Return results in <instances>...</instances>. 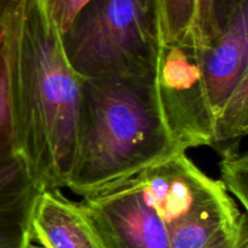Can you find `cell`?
I'll use <instances>...</instances> for the list:
<instances>
[{
    "label": "cell",
    "instance_id": "6da1fadb",
    "mask_svg": "<svg viewBox=\"0 0 248 248\" xmlns=\"http://www.w3.org/2000/svg\"><path fill=\"white\" fill-rule=\"evenodd\" d=\"M82 79L39 0H29L18 55V155L41 191L67 188L79 150Z\"/></svg>",
    "mask_w": 248,
    "mask_h": 248
},
{
    "label": "cell",
    "instance_id": "7a4b0ae2",
    "mask_svg": "<svg viewBox=\"0 0 248 248\" xmlns=\"http://www.w3.org/2000/svg\"><path fill=\"white\" fill-rule=\"evenodd\" d=\"M178 153L160 110L155 72L82 79L69 190L93 195Z\"/></svg>",
    "mask_w": 248,
    "mask_h": 248
},
{
    "label": "cell",
    "instance_id": "3957f363",
    "mask_svg": "<svg viewBox=\"0 0 248 248\" xmlns=\"http://www.w3.org/2000/svg\"><path fill=\"white\" fill-rule=\"evenodd\" d=\"M61 41L81 79L155 72L162 45L159 0H90Z\"/></svg>",
    "mask_w": 248,
    "mask_h": 248
},
{
    "label": "cell",
    "instance_id": "277c9868",
    "mask_svg": "<svg viewBox=\"0 0 248 248\" xmlns=\"http://www.w3.org/2000/svg\"><path fill=\"white\" fill-rule=\"evenodd\" d=\"M155 86L162 118L181 152L213 145L215 111L196 41L162 44L155 69Z\"/></svg>",
    "mask_w": 248,
    "mask_h": 248
},
{
    "label": "cell",
    "instance_id": "5b68a950",
    "mask_svg": "<svg viewBox=\"0 0 248 248\" xmlns=\"http://www.w3.org/2000/svg\"><path fill=\"white\" fill-rule=\"evenodd\" d=\"M128 179L166 228L228 193L222 182L203 173L186 153L167 157Z\"/></svg>",
    "mask_w": 248,
    "mask_h": 248
},
{
    "label": "cell",
    "instance_id": "8992f818",
    "mask_svg": "<svg viewBox=\"0 0 248 248\" xmlns=\"http://www.w3.org/2000/svg\"><path fill=\"white\" fill-rule=\"evenodd\" d=\"M82 203L109 248H169L166 225L143 202L128 178L86 196Z\"/></svg>",
    "mask_w": 248,
    "mask_h": 248
},
{
    "label": "cell",
    "instance_id": "52a82bcc",
    "mask_svg": "<svg viewBox=\"0 0 248 248\" xmlns=\"http://www.w3.org/2000/svg\"><path fill=\"white\" fill-rule=\"evenodd\" d=\"M29 0H0V170L18 155V55Z\"/></svg>",
    "mask_w": 248,
    "mask_h": 248
},
{
    "label": "cell",
    "instance_id": "ba28073f",
    "mask_svg": "<svg viewBox=\"0 0 248 248\" xmlns=\"http://www.w3.org/2000/svg\"><path fill=\"white\" fill-rule=\"evenodd\" d=\"M33 237L43 248H109L86 206L73 202L60 190L39 194Z\"/></svg>",
    "mask_w": 248,
    "mask_h": 248
},
{
    "label": "cell",
    "instance_id": "9c48e42d",
    "mask_svg": "<svg viewBox=\"0 0 248 248\" xmlns=\"http://www.w3.org/2000/svg\"><path fill=\"white\" fill-rule=\"evenodd\" d=\"M202 69L213 111L248 74V0H242L217 38L201 47Z\"/></svg>",
    "mask_w": 248,
    "mask_h": 248
},
{
    "label": "cell",
    "instance_id": "30bf717a",
    "mask_svg": "<svg viewBox=\"0 0 248 248\" xmlns=\"http://www.w3.org/2000/svg\"><path fill=\"white\" fill-rule=\"evenodd\" d=\"M41 190L21 156L0 170V248H31L33 216Z\"/></svg>",
    "mask_w": 248,
    "mask_h": 248
},
{
    "label": "cell",
    "instance_id": "8fae6325",
    "mask_svg": "<svg viewBox=\"0 0 248 248\" xmlns=\"http://www.w3.org/2000/svg\"><path fill=\"white\" fill-rule=\"evenodd\" d=\"M242 212L229 194L167 228L169 248H211L236 230Z\"/></svg>",
    "mask_w": 248,
    "mask_h": 248
},
{
    "label": "cell",
    "instance_id": "7c38bea8",
    "mask_svg": "<svg viewBox=\"0 0 248 248\" xmlns=\"http://www.w3.org/2000/svg\"><path fill=\"white\" fill-rule=\"evenodd\" d=\"M248 132V74L244 75L215 116L213 145L240 140Z\"/></svg>",
    "mask_w": 248,
    "mask_h": 248
},
{
    "label": "cell",
    "instance_id": "4fadbf2b",
    "mask_svg": "<svg viewBox=\"0 0 248 248\" xmlns=\"http://www.w3.org/2000/svg\"><path fill=\"white\" fill-rule=\"evenodd\" d=\"M159 2L161 14L162 44L195 41L194 27L198 0H159Z\"/></svg>",
    "mask_w": 248,
    "mask_h": 248
},
{
    "label": "cell",
    "instance_id": "5bb4252c",
    "mask_svg": "<svg viewBox=\"0 0 248 248\" xmlns=\"http://www.w3.org/2000/svg\"><path fill=\"white\" fill-rule=\"evenodd\" d=\"M240 140L224 143L218 152L220 154V182L225 190L239 200L247 212L248 194V157L246 153L240 152Z\"/></svg>",
    "mask_w": 248,
    "mask_h": 248
},
{
    "label": "cell",
    "instance_id": "9a60e30c",
    "mask_svg": "<svg viewBox=\"0 0 248 248\" xmlns=\"http://www.w3.org/2000/svg\"><path fill=\"white\" fill-rule=\"evenodd\" d=\"M51 23L63 34L90 0H39Z\"/></svg>",
    "mask_w": 248,
    "mask_h": 248
},
{
    "label": "cell",
    "instance_id": "2e32d148",
    "mask_svg": "<svg viewBox=\"0 0 248 248\" xmlns=\"http://www.w3.org/2000/svg\"><path fill=\"white\" fill-rule=\"evenodd\" d=\"M219 34L215 15V0H198L194 39L200 47H205Z\"/></svg>",
    "mask_w": 248,
    "mask_h": 248
},
{
    "label": "cell",
    "instance_id": "e0dca14e",
    "mask_svg": "<svg viewBox=\"0 0 248 248\" xmlns=\"http://www.w3.org/2000/svg\"><path fill=\"white\" fill-rule=\"evenodd\" d=\"M242 0H215V15L219 33Z\"/></svg>",
    "mask_w": 248,
    "mask_h": 248
},
{
    "label": "cell",
    "instance_id": "ac0fdd59",
    "mask_svg": "<svg viewBox=\"0 0 248 248\" xmlns=\"http://www.w3.org/2000/svg\"><path fill=\"white\" fill-rule=\"evenodd\" d=\"M235 248H248V220L246 212H242L237 225Z\"/></svg>",
    "mask_w": 248,
    "mask_h": 248
},
{
    "label": "cell",
    "instance_id": "d6986e66",
    "mask_svg": "<svg viewBox=\"0 0 248 248\" xmlns=\"http://www.w3.org/2000/svg\"><path fill=\"white\" fill-rule=\"evenodd\" d=\"M236 230H237V228H236ZM236 230H235L232 234H230L229 236L224 237V239H222L220 241H218L217 244L213 245L211 248H235V237H236Z\"/></svg>",
    "mask_w": 248,
    "mask_h": 248
}]
</instances>
